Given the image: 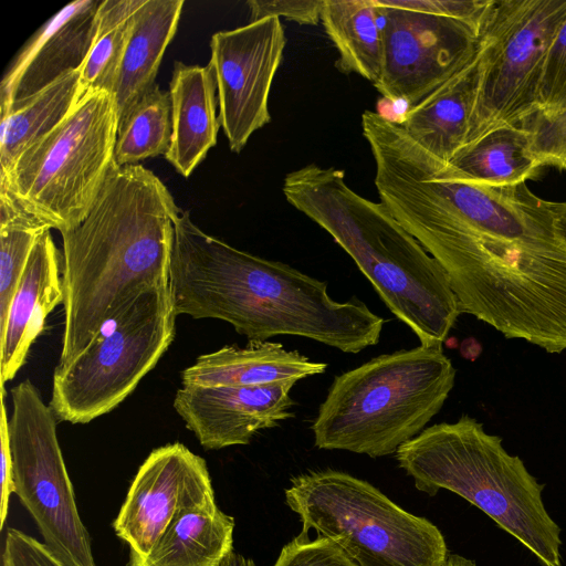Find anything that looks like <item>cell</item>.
Masks as SVG:
<instances>
[{"mask_svg": "<svg viewBox=\"0 0 566 566\" xmlns=\"http://www.w3.org/2000/svg\"><path fill=\"white\" fill-rule=\"evenodd\" d=\"M380 202L441 265L461 313L549 354L566 350V237L526 182L465 178L391 120L367 135Z\"/></svg>", "mask_w": 566, "mask_h": 566, "instance_id": "6da1fadb", "label": "cell"}, {"mask_svg": "<svg viewBox=\"0 0 566 566\" xmlns=\"http://www.w3.org/2000/svg\"><path fill=\"white\" fill-rule=\"evenodd\" d=\"M169 286L177 315L224 321L249 342L294 335L356 354L376 345L384 326L364 302L333 300L326 282L235 249L182 210L175 218Z\"/></svg>", "mask_w": 566, "mask_h": 566, "instance_id": "7a4b0ae2", "label": "cell"}, {"mask_svg": "<svg viewBox=\"0 0 566 566\" xmlns=\"http://www.w3.org/2000/svg\"><path fill=\"white\" fill-rule=\"evenodd\" d=\"M180 210L151 170L116 165L84 220L60 232L64 332L57 365L72 361L122 307L169 284Z\"/></svg>", "mask_w": 566, "mask_h": 566, "instance_id": "3957f363", "label": "cell"}, {"mask_svg": "<svg viewBox=\"0 0 566 566\" xmlns=\"http://www.w3.org/2000/svg\"><path fill=\"white\" fill-rule=\"evenodd\" d=\"M287 202L343 248L422 346H442L461 313L441 265L385 205L345 182L343 170L307 165L286 175Z\"/></svg>", "mask_w": 566, "mask_h": 566, "instance_id": "277c9868", "label": "cell"}, {"mask_svg": "<svg viewBox=\"0 0 566 566\" xmlns=\"http://www.w3.org/2000/svg\"><path fill=\"white\" fill-rule=\"evenodd\" d=\"M415 486L430 496L441 489L469 501L532 552L560 566V528L543 502V485L502 438L469 415L426 428L396 452Z\"/></svg>", "mask_w": 566, "mask_h": 566, "instance_id": "5b68a950", "label": "cell"}, {"mask_svg": "<svg viewBox=\"0 0 566 566\" xmlns=\"http://www.w3.org/2000/svg\"><path fill=\"white\" fill-rule=\"evenodd\" d=\"M442 346L384 354L336 376L312 423L314 444L379 458L424 430L454 386Z\"/></svg>", "mask_w": 566, "mask_h": 566, "instance_id": "8992f818", "label": "cell"}, {"mask_svg": "<svg viewBox=\"0 0 566 566\" xmlns=\"http://www.w3.org/2000/svg\"><path fill=\"white\" fill-rule=\"evenodd\" d=\"M117 132L113 94L88 91L56 127L23 150L10 171L0 172V188L48 228L72 229L116 166Z\"/></svg>", "mask_w": 566, "mask_h": 566, "instance_id": "52a82bcc", "label": "cell"}, {"mask_svg": "<svg viewBox=\"0 0 566 566\" xmlns=\"http://www.w3.org/2000/svg\"><path fill=\"white\" fill-rule=\"evenodd\" d=\"M285 501L302 522L301 534L333 542L356 566H443L446 539L369 482L336 470L310 471L291 480Z\"/></svg>", "mask_w": 566, "mask_h": 566, "instance_id": "ba28073f", "label": "cell"}, {"mask_svg": "<svg viewBox=\"0 0 566 566\" xmlns=\"http://www.w3.org/2000/svg\"><path fill=\"white\" fill-rule=\"evenodd\" d=\"M177 316L169 284L117 311L72 361L56 365L49 403L54 415L83 424L116 408L169 348Z\"/></svg>", "mask_w": 566, "mask_h": 566, "instance_id": "9c48e42d", "label": "cell"}, {"mask_svg": "<svg viewBox=\"0 0 566 566\" xmlns=\"http://www.w3.org/2000/svg\"><path fill=\"white\" fill-rule=\"evenodd\" d=\"M566 0H494L480 35V76L465 146L538 111L543 64ZM464 146V147H465Z\"/></svg>", "mask_w": 566, "mask_h": 566, "instance_id": "30bf717a", "label": "cell"}, {"mask_svg": "<svg viewBox=\"0 0 566 566\" xmlns=\"http://www.w3.org/2000/svg\"><path fill=\"white\" fill-rule=\"evenodd\" d=\"M8 419L14 493L44 544L67 566H96L56 434L55 415L25 379L11 389Z\"/></svg>", "mask_w": 566, "mask_h": 566, "instance_id": "8fae6325", "label": "cell"}, {"mask_svg": "<svg viewBox=\"0 0 566 566\" xmlns=\"http://www.w3.org/2000/svg\"><path fill=\"white\" fill-rule=\"evenodd\" d=\"M384 64L377 91L412 108L475 55L480 34L472 25L441 15L379 6Z\"/></svg>", "mask_w": 566, "mask_h": 566, "instance_id": "7c38bea8", "label": "cell"}, {"mask_svg": "<svg viewBox=\"0 0 566 566\" xmlns=\"http://www.w3.org/2000/svg\"><path fill=\"white\" fill-rule=\"evenodd\" d=\"M286 39L279 18L268 17L211 36L219 120L230 149L240 153L271 120L269 96Z\"/></svg>", "mask_w": 566, "mask_h": 566, "instance_id": "4fadbf2b", "label": "cell"}, {"mask_svg": "<svg viewBox=\"0 0 566 566\" xmlns=\"http://www.w3.org/2000/svg\"><path fill=\"white\" fill-rule=\"evenodd\" d=\"M213 494L205 459L180 442L165 444L139 467L113 528L129 558H143L182 507Z\"/></svg>", "mask_w": 566, "mask_h": 566, "instance_id": "5bb4252c", "label": "cell"}, {"mask_svg": "<svg viewBox=\"0 0 566 566\" xmlns=\"http://www.w3.org/2000/svg\"><path fill=\"white\" fill-rule=\"evenodd\" d=\"M296 380L262 386L182 385L174 408L207 450L249 444L255 433L295 417Z\"/></svg>", "mask_w": 566, "mask_h": 566, "instance_id": "9a60e30c", "label": "cell"}, {"mask_svg": "<svg viewBox=\"0 0 566 566\" xmlns=\"http://www.w3.org/2000/svg\"><path fill=\"white\" fill-rule=\"evenodd\" d=\"M99 0H76L51 17L21 48L0 84V111L27 99L83 65Z\"/></svg>", "mask_w": 566, "mask_h": 566, "instance_id": "2e32d148", "label": "cell"}, {"mask_svg": "<svg viewBox=\"0 0 566 566\" xmlns=\"http://www.w3.org/2000/svg\"><path fill=\"white\" fill-rule=\"evenodd\" d=\"M62 269L63 255L46 230L31 252L0 333L1 387L24 365L48 315L63 304Z\"/></svg>", "mask_w": 566, "mask_h": 566, "instance_id": "e0dca14e", "label": "cell"}, {"mask_svg": "<svg viewBox=\"0 0 566 566\" xmlns=\"http://www.w3.org/2000/svg\"><path fill=\"white\" fill-rule=\"evenodd\" d=\"M169 92L172 136L165 158L181 176L188 177L217 144L221 126L211 64L187 65L176 61Z\"/></svg>", "mask_w": 566, "mask_h": 566, "instance_id": "ac0fdd59", "label": "cell"}, {"mask_svg": "<svg viewBox=\"0 0 566 566\" xmlns=\"http://www.w3.org/2000/svg\"><path fill=\"white\" fill-rule=\"evenodd\" d=\"M327 364L311 360L280 343L249 342L247 346L228 345L201 355L181 373L182 385L262 386L323 374Z\"/></svg>", "mask_w": 566, "mask_h": 566, "instance_id": "d6986e66", "label": "cell"}, {"mask_svg": "<svg viewBox=\"0 0 566 566\" xmlns=\"http://www.w3.org/2000/svg\"><path fill=\"white\" fill-rule=\"evenodd\" d=\"M481 35V34H480ZM480 76V43L472 60L398 120L405 132L450 163L467 143Z\"/></svg>", "mask_w": 566, "mask_h": 566, "instance_id": "ffe728a7", "label": "cell"}, {"mask_svg": "<svg viewBox=\"0 0 566 566\" xmlns=\"http://www.w3.org/2000/svg\"><path fill=\"white\" fill-rule=\"evenodd\" d=\"M234 518L217 505L214 494L182 507L150 553L126 566H220L233 551Z\"/></svg>", "mask_w": 566, "mask_h": 566, "instance_id": "44dd1931", "label": "cell"}, {"mask_svg": "<svg viewBox=\"0 0 566 566\" xmlns=\"http://www.w3.org/2000/svg\"><path fill=\"white\" fill-rule=\"evenodd\" d=\"M184 4V0H145L135 13L113 92L118 122L157 84L158 69L177 31Z\"/></svg>", "mask_w": 566, "mask_h": 566, "instance_id": "7402d4cb", "label": "cell"}, {"mask_svg": "<svg viewBox=\"0 0 566 566\" xmlns=\"http://www.w3.org/2000/svg\"><path fill=\"white\" fill-rule=\"evenodd\" d=\"M374 0H325L321 21L336 46L337 66L357 73L374 84L384 64L382 29Z\"/></svg>", "mask_w": 566, "mask_h": 566, "instance_id": "603a6c76", "label": "cell"}, {"mask_svg": "<svg viewBox=\"0 0 566 566\" xmlns=\"http://www.w3.org/2000/svg\"><path fill=\"white\" fill-rule=\"evenodd\" d=\"M81 97L80 71L76 70L7 111H0V172L10 171L23 150L56 127Z\"/></svg>", "mask_w": 566, "mask_h": 566, "instance_id": "cb8c5ba5", "label": "cell"}, {"mask_svg": "<svg viewBox=\"0 0 566 566\" xmlns=\"http://www.w3.org/2000/svg\"><path fill=\"white\" fill-rule=\"evenodd\" d=\"M450 165L469 180L489 187L516 186L533 179L542 169L522 126L489 133L459 150Z\"/></svg>", "mask_w": 566, "mask_h": 566, "instance_id": "d4e9b609", "label": "cell"}, {"mask_svg": "<svg viewBox=\"0 0 566 566\" xmlns=\"http://www.w3.org/2000/svg\"><path fill=\"white\" fill-rule=\"evenodd\" d=\"M169 91L156 84L119 119L114 158L118 167L166 155L172 136Z\"/></svg>", "mask_w": 566, "mask_h": 566, "instance_id": "484cf974", "label": "cell"}, {"mask_svg": "<svg viewBox=\"0 0 566 566\" xmlns=\"http://www.w3.org/2000/svg\"><path fill=\"white\" fill-rule=\"evenodd\" d=\"M51 230L42 224L3 189H0V333L9 307L41 234Z\"/></svg>", "mask_w": 566, "mask_h": 566, "instance_id": "4316f807", "label": "cell"}, {"mask_svg": "<svg viewBox=\"0 0 566 566\" xmlns=\"http://www.w3.org/2000/svg\"><path fill=\"white\" fill-rule=\"evenodd\" d=\"M133 19L117 25H104L95 21L93 43L78 70L82 96L88 91H107L113 94Z\"/></svg>", "mask_w": 566, "mask_h": 566, "instance_id": "83f0119b", "label": "cell"}, {"mask_svg": "<svg viewBox=\"0 0 566 566\" xmlns=\"http://www.w3.org/2000/svg\"><path fill=\"white\" fill-rule=\"evenodd\" d=\"M522 127L530 135L532 153L542 168L566 169V108L536 112Z\"/></svg>", "mask_w": 566, "mask_h": 566, "instance_id": "f1b7e54d", "label": "cell"}, {"mask_svg": "<svg viewBox=\"0 0 566 566\" xmlns=\"http://www.w3.org/2000/svg\"><path fill=\"white\" fill-rule=\"evenodd\" d=\"M566 108V19L556 32L543 64L538 111L554 113Z\"/></svg>", "mask_w": 566, "mask_h": 566, "instance_id": "f546056e", "label": "cell"}, {"mask_svg": "<svg viewBox=\"0 0 566 566\" xmlns=\"http://www.w3.org/2000/svg\"><path fill=\"white\" fill-rule=\"evenodd\" d=\"M494 0H376L379 6L452 18L482 31Z\"/></svg>", "mask_w": 566, "mask_h": 566, "instance_id": "4dcf8cb0", "label": "cell"}, {"mask_svg": "<svg viewBox=\"0 0 566 566\" xmlns=\"http://www.w3.org/2000/svg\"><path fill=\"white\" fill-rule=\"evenodd\" d=\"M273 566H356L331 541L298 534L283 546Z\"/></svg>", "mask_w": 566, "mask_h": 566, "instance_id": "1f68e13d", "label": "cell"}, {"mask_svg": "<svg viewBox=\"0 0 566 566\" xmlns=\"http://www.w3.org/2000/svg\"><path fill=\"white\" fill-rule=\"evenodd\" d=\"M2 566H67L44 543L10 527L6 533Z\"/></svg>", "mask_w": 566, "mask_h": 566, "instance_id": "d6a6232c", "label": "cell"}, {"mask_svg": "<svg viewBox=\"0 0 566 566\" xmlns=\"http://www.w3.org/2000/svg\"><path fill=\"white\" fill-rule=\"evenodd\" d=\"M325 0H250L251 21L284 17L300 24H317Z\"/></svg>", "mask_w": 566, "mask_h": 566, "instance_id": "836d02e7", "label": "cell"}, {"mask_svg": "<svg viewBox=\"0 0 566 566\" xmlns=\"http://www.w3.org/2000/svg\"><path fill=\"white\" fill-rule=\"evenodd\" d=\"M4 389L1 387V416H0V471H1V500H0V528L3 527L9 509V500L14 492L13 464L9 441L8 419L4 405Z\"/></svg>", "mask_w": 566, "mask_h": 566, "instance_id": "e575fe53", "label": "cell"}, {"mask_svg": "<svg viewBox=\"0 0 566 566\" xmlns=\"http://www.w3.org/2000/svg\"><path fill=\"white\" fill-rule=\"evenodd\" d=\"M220 566H255L253 559L247 558L232 551L221 563Z\"/></svg>", "mask_w": 566, "mask_h": 566, "instance_id": "d590c367", "label": "cell"}, {"mask_svg": "<svg viewBox=\"0 0 566 566\" xmlns=\"http://www.w3.org/2000/svg\"><path fill=\"white\" fill-rule=\"evenodd\" d=\"M549 207L556 216L558 226L566 237V201L555 202L549 201Z\"/></svg>", "mask_w": 566, "mask_h": 566, "instance_id": "8d00e7d4", "label": "cell"}, {"mask_svg": "<svg viewBox=\"0 0 566 566\" xmlns=\"http://www.w3.org/2000/svg\"><path fill=\"white\" fill-rule=\"evenodd\" d=\"M443 566H476V564L473 560L468 559L463 556L451 554L448 555V558Z\"/></svg>", "mask_w": 566, "mask_h": 566, "instance_id": "74e56055", "label": "cell"}]
</instances>
